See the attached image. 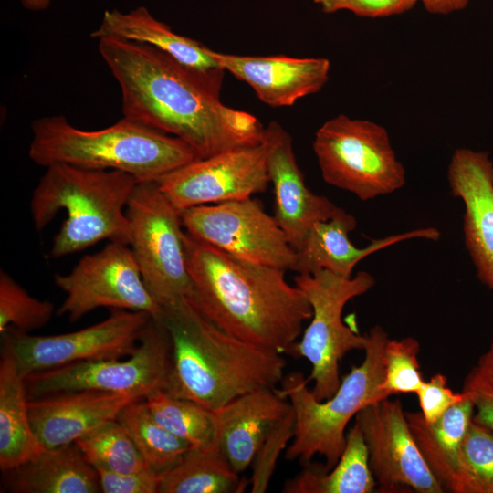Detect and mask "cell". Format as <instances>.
I'll use <instances>...</instances> for the list:
<instances>
[{"mask_svg": "<svg viewBox=\"0 0 493 493\" xmlns=\"http://www.w3.org/2000/svg\"><path fill=\"white\" fill-rule=\"evenodd\" d=\"M90 37L97 39L112 37L149 45L221 89L225 70L216 61L214 50L201 42L173 32L144 6L128 13L117 9L106 10L100 26Z\"/></svg>", "mask_w": 493, "mask_h": 493, "instance_id": "22", "label": "cell"}, {"mask_svg": "<svg viewBox=\"0 0 493 493\" xmlns=\"http://www.w3.org/2000/svg\"><path fill=\"white\" fill-rule=\"evenodd\" d=\"M377 483L369 462V452L357 423L346 434L343 451L335 466L308 462L288 479L284 493H370Z\"/></svg>", "mask_w": 493, "mask_h": 493, "instance_id": "26", "label": "cell"}, {"mask_svg": "<svg viewBox=\"0 0 493 493\" xmlns=\"http://www.w3.org/2000/svg\"><path fill=\"white\" fill-rule=\"evenodd\" d=\"M468 493H493V431L472 418L462 445Z\"/></svg>", "mask_w": 493, "mask_h": 493, "instance_id": "33", "label": "cell"}, {"mask_svg": "<svg viewBox=\"0 0 493 493\" xmlns=\"http://www.w3.org/2000/svg\"><path fill=\"white\" fill-rule=\"evenodd\" d=\"M247 484L216 445L188 449L160 474L159 493H234L242 492Z\"/></svg>", "mask_w": 493, "mask_h": 493, "instance_id": "27", "label": "cell"}, {"mask_svg": "<svg viewBox=\"0 0 493 493\" xmlns=\"http://www.w3.org/2000/svg\"><path fill=\"white\" fill-rule=\"evenodd\" d=\"M214 56L225 71L247 83L271 107L291 106L318 92L327 82L330 68L324 58L241 56L215 50Z\"/></svg>", "mask_w": 493, "mask_h": 493, "instance_id": "18", "label": "cell"}, {"mask_svg": "<svg viewBox=\"0 0 493 493\" xmlns=\"http://www.w3.org/2000/svg\"><path fill=\"white\" fill-rule=\"evenodd\" d=\"M98 40L121 87L123 117L180 139L198 158L262 142L259 120L223 104L220 89L199 74L149 45Z\"/></svg>", "mask_w": 493, "mask_h": 493, "instance_id": "1", "label": "cell"}, {"mask_svg": "<svg viewBox=\"0 0 493 493\" xmlns=\"http://www.w3.org/2000/svg\"><path fill=\"white\" fill-rule=\"evenodd\" d=\"M369 452V462L380 489L401 487L419 493H442L414 440L400 400L389 397L367 405L355 416Z\"/></svg>", "mask_w": 493, "mask_h": 493, "instance_id": "15", "label": "cell"}, {"mask_svg": "<svg viewBox=\"0 0 493 493\" xmlns=\"http://www.w3.org/2000/svg\"><path fill=\"white\" fill-rule=\"evenodd\" d=\"M171 342L160 317H152L135 351L126 359L79 362L31 373L25 378L34 398L70 391H98L145 399L162 389Z\"/></svg>", "mask_w": 493, "mask_h": 493, "instance_id": "10", "label": "cell"}, {"mask_svg": "<svg viewBox=\"0 0 493 493\" xmlns=\"http://www.w3.org/2000/svg\"><path fill=\"white\" fill-rule=\"evenodd\" d=\"M144 400L154 418L191 447L210 448L217 445L213 411L190 400L170 395L161 389Z\"/></svg>", "mask_w": 493, "mask_h": 493, "instance_id": "29", "label": "cell"}, {"mask_svg": "<svg viewBox=\"0 0 493 493\" xmlns=\"http://www.w3.org/2000/svg\"><path fill=\"white\" fill-rule=\"evenodd\" d=\"M294 431L295 414L291 407L270 428L253 459L252 473L248 479L252 493H264L267 490L278 460L290 444Z\"/></svg>", "mask_w": 493, "mask_h": 493, "instance_id": "34", "label": "cell"}, {"mask_svg": "<svg viewBox=\"0 0 493 493\" xmlns=\"http://www.w3.org/2000/svg\"><path fill=\"white\" fill-rule=\"evenodd\" d=\"M117 420L129 433L147 466L158 474L173 466L191 448L154 418L144 399L126 405Z\"/></svg>", "mask_w": 493, "mask_h": 493, "instance_id": "28", "label": "cell"}, {"mask_svg": "<svg viewBox=\"0 0 493 493\" xmlns=\"http://www.w3.org/2000/svg\"><path fill=\"white\" fill-rule=\"evenodd\" d=\"M96 470L103 493H159L160 474L151 468L131 473Z\"/></svg>", "mask_w": 493, "mask_h": 493, "instance_id": "37", "label": "cell"}, {"mask_svg": "<svg viewBox=\"0 0 493 493\" xmlns=\"http://www.w3.org/2000/svg\"><path fill=\"white\" fill-rule=\"evenodd\" d=\"M367 335L364 359L341 380L329 399L319 401L308 387L309 380L293 372L284 376L278 392L287 398L295 414L294 436L285 451L288 461L302 465L316 456L324 457L327 470L338 462L346 442V427L369 404L390 397L383 389V352L389 340L381 326Z\"/></svg>", "mask_w": 493, "mask_h": 493, "instance_id": "6", "label": "cell"}, {"mask_svg": "<svg viewBox=\"0 0 493 493\" xmlns=\"http://www.w3.org/2000/svg\"><path fill=\"white\" fill-rule=\"evenodd\" d=\"M463 391L473 401V420L493 431V385L473 369L465 380Z\"/></svg>", "mask_w": 493, "mask_h": 493, "instance_id": "38", "label": "cell"}, {"mask_svg": "<svg viewBox=\"0 0 493 493\" xmlns=\"http://www.w3.org/2000/svg\"><path fill=\"white\" fill-rule=\"evenodd\" d=\"M180 213L192 236L245 260L295 270V248L257 199L202 205Z\"/></svg>", "mask_w": 493, "mask_h": 493, "instance_id": "12", "label": "cell"}, {"mask_svg": "<svg viewBox=\"0 0 493 493\" xmlns=\"http://www.w3.org/2000/svg\"><path fill=\"white\" fill-rule=\"evenodd\" d=\"M25 376L3 343L0 361V468L6 472L43 448L32 428Z\"/></svg>", "mask_w": 493, "mask_h": 493, "instance_id": "25", "label": "cell"}, {"mask_svg": "<svg viewBox=\"0 0 493 493\" xmlns=\"http://www.w3.org/2000/svg\"><path fill=\"white\" fill-rule=\"evenodd\" d=\"M141 398L98 391H70L28 400L33 431L44 449L76 443Z\"/></svg>", "mask_w": 493, "mask_h": 493, "instance_id": "19", "label": "cell"}, {"mask_svg": "<svg viewBox=\"0 0 493 493\" xmlns=\"http://www.w3.org/2000/svg\"><path fill=\"white\" fill-rule=\"evenodd\" d=\"M356 226V218L343 209L330 219L315 223L299 247L296 249L297 261L294 271L313 274L327 270L344 278H351L354 267L376 251L416 237L435 241L440 236L435 228H419L374 240L367 246L360 248L349 238V234Z\"/></svg>", "mask_w": 493, "mask_h": 493, "instance_id": "21", "label": "cell"}, {"mask_svg": "<svg viewBox=\"0 0 493 493\" xmlns=\"http://www.w3.org/2000/svg\"><path fill=\"white\" fill-rule=\"evenodd\" d=\"M420 344L413 337L388 340L383 352L382 389L389 395L416 393L425 380L420 371Z\"/></svg>", "mask_w": 493, "mask_h": 493, "instance_id": "32", "label": "cell"}, {"mask_svg": "<svg viewBox=\"0 0 493 493\" xmlns=\"http://www.w3.org/2000/svg\"><path fill=\"white\" fill-rule=\"evenodd\" d=\"M55 306L31 296L8 273L0 271V334L8 330L29 333L51 320Z\"/></svg>", "mask_w": 493, "mask_h": 493, "instance_id": "31", "label": "cell"}, {"mask_svg": "<svg viewBox=\"0 0 493 493\" xmlns=\"http://www.w3.org/2000/svg\"><path fill=\"white\" fill-rule=\"evenodd\" d=\"M465 393L467 396L463 401L433 423L425 422L420 412H405L426 464L445 490L453 493H468L462 445L473 418L474 404L470 395Z\"/></svg>", "mask_w": 493, "mask_h": 493, "instance_id": "23", "label": "cell"}, {"mask_svg": "<svg viewBox=\"0 0 493 493\" xmlns=\"http://www.w3.org/2000/svg\"><path fill=\"white\" fill-rule=\"evenodd\" d=\"M89 464L120 473L150 468L124 426L107 421L76 441Z\"/></svg>", "mask_w": 493, "mask_h": 493, "instance_id": "30", "label": "cell"}, {"mask_svg": "<svg viewBox=\"0 0 493 493\" xmlns=\"http://www.w3.org/2000/svg\"><path fill=\"white\" fill-rule=\"evenodd\" d=\"M313 150L324 181L361 200L392 194L405 184V172L381 125L338 115L316 131Z\"/></svg>", "mask_w": 493, "mask_h": 493, "instance_id": "8", "label": "cell"}, {"mask_svg": "<svg viewBox=\"0 0 493 493\" xmlns=\"http://www.w3.org/2000/svg\"><path fill=\"white\" fill-rule=\"evenodd\" d=\"M295 285L308 299L312 316L301 338L291 347L288 355L305 358L310 363L309 381L319 401L329 399L338 389L340 362L353 350L364 351L367 335L342 322V311L351 299L369 291L375 284L368 272L344 278L327 270L313 274L298 273Z\"/></svg>", "mask_w": 493, "mask_h": 493, "instance_id": "7", "label": "cell"}, {"mask_svg": "<svg viewBox=\"0 0 493 493\" xmlns=\"http://www.w3.org/2000/svg\"><path fill=\"white\" fill-rule=\"evenodd\" d=\"M46 168L32 193L30 214L34 227L41 231L59 211L67 213L52 241V258L72 255L102 240L130 244L126 207L138 184L133 176L67 163Z\"/></svg>", "mask_w": 493, "mask_h": 493, "instance_id": "5", "label": "cell"}, {"mask_svg": "<svg viewBox=\"0 0 493 493\" xmlns=\"http://www.w3.org/2000/svg\"><path fill=\"white\" fill-rule=\"evenodd\" d=\"M432 14H448L464 9L468 0H419Z\"/></svg>", "mask_w": 493, "mask_h": 493, "instance_id": "39", "label": "cell"}, {"mask_svg": "<svg viewBox=\"0 0 493 493\" xmlns=\"http://www.w3.org/2000/svg\"><path fill=\"white\" fill-rule=\"evenodd\" d=\"M191 304L221 330L288 354L312 316L305 294L284 269L245 260L185 233Z\"/></svg>", "mask_w": 493, "mask_h": 493, "instance_id": "2", "label": "cell"}, {"mask_svg": "<svg viewBox=\"0 0 493 493\" xmlns=\"http://www.w3.org/2000/svg\"><path fill=\"white\" fill-rule=\"evenodd\" d=\"M268 183L263 140L196 159L156 182L180 212L193 206L251 197L266 191Z\"/></svg>", "mask_w": 493, "mask_h": 493, "instance_id": "14", "label": "cell"}, {"mask_svg": "<svg viewBox=\"0 0 493 493\" xmlns=\"http://www.w3.org/2000/svg\"><path fill=\"white\" fill-rule=\"evenodd\" d=\"M22 5L30 11H43L47 9L51 0H19Z\"/></svg>", "mask_w": 493, "mask_h": 493, "instance_id": "41", "label": "cell"}, {"mask_svg": "<svg viewBox=\"0 0 493 493\" xmlns=\"http://www.w3.org/2000/svg\"><path fill=\"white\" fill-rule=\"evenodd\" d=\"M54 283L66 294L57 313L71 322L99 308L143 311L154 318L162 314L126 244L109 242L81 257L68 274H56Z\"/></svg>", "mask_w": 493, "mask_h": 493, "instance_id": "13", "label": "cell"}, {"mask_svg": "<svg viewBox=\"0 0 493 493\" xmlns=\"http://www.w3.org/2000/svg\"><path fill=\"white\" fill-rule=\"evenodd\" d=\"M420 413L427 423L438 420L450 407L463 401L465 392L455 393L447 386V378L437 372L425 381L417 393Z\"/></svg>", "mask_w": 493, "mask_h": 493, "instance_id": "35", "label": "cell"}, {"mask_svg": "<svg viewBox=\"0 0 493 493\" xmlns=\"http://www.w3.org/2000/svg\"><path fill=\"white\" fill-rule=\"evenodd\" d=\"M31 130L29 158L44 167L67 163L118 170L138 183H152L199 159L180 139L126 117L110 127L85 131L57 115L35 120Z\"/></svg>", "mask_w": 493, "mask_h": 493, "instance_id": "4", "label": "cell"}, {"mask_svg": "<svg viewBox=\"0 0 493 493\" xmlns=\"http://www.w3.org/2000/svg\"><path fill=\"white\" fill-rule=\"evenodd\" d=\"M453 196L461 199L467 248L479 278L493 290V163L485 152L456 150L448 167Z\"/></svg>", "mask_w": 493, "mask_h": 493, "instance_id": "17", "label": "cell"}, {"mask_svg": "<svg viewBox=\"0 0 493 493\" xmlns=\"http://www.w3.org/2000/svg\"><path fill=\"white\" fill-rule=\"evenodd\" d=\"M151 318L147 312L115 309L102 321L71 332L31 335L8 330L1 337L26 378L75 362L128 357Z\"/></svg>", "mask_w": 493, "mask_h": 493, "instance_id": "11", "label": "cell"}, {"mask_svg": "<svg viewBox=\"0 0 493 493\" xmlns=\"http://www.w3.org/2000/svg\"><path fill=\"white\" fill-rule=\"evenodd\" d=\"M263 142L275 194L274 217L296 250L315 223L330 219L341 208L309 189L296 160L292 138L278 122L270 121L265 127Z\"/></svg>", "mask_w": 493, "mask_h": 493, "instance_id": "16", "label": "cell"}, {"mask_svg": "<svg viewBox=\"0 0 493 493\" xmlns=\"http://www.w3.org/2000/svg\"><path fill=\"white\" fill-rule=\"evenodd\" d=\"M129 246L142 280L161 308L193 292L185 256L181 213L156 182L138 183L126 207Z\"/></svg>", "mask_w": 493, "mask_h": 493, "instance_id": "9", "label": "cell"}, {"mask_svg": "<svg viewBox=\"0 0 493 493\" xmlns=\"http://www.w3.org/2000/svg\"><path fill=\"white\" fill-rule=\"evenodd\" d=\"M473 369L493 385V341Z\"/></svg>", "mask_w": 493, "mask_h": 493, "instance_id": "40", "label": "cell"}, {"mask_svg": "<svg viewBox=\"0 0 493 493\" xmlns=\"http://www.w3.org/2000/svg\"><path fill=\"white\" fill-rule=\"evenodd\" d=\"M171 342L170 364L161 390L215 412L284 378L283 354L221 330L187 299L162 308Z\"/></svg>", "mask_w": 493, "mask_h": 493, "instance_id": "3", "label": "cell"}, {"mask_svg": "<svg viewBox=\"0 0 493 493\" xmlns=\"http://www.w3.org/2000/svg\"><path fill=\"white\" fill-rule=\"evenodd\" d=\"M291 409L277 388L246 393L215 411L216 444L237 473L247 469L273 425Z\"/></svg>", "mask_w": 493, "mask_h": 493, "instance_id": "20", "label": "cell"}, {"mask_svg": "<svg viewBox=\"0 0 493 493\" xmlns=\"http://www.w3.org/2000/svg\"><path fill=\"white\" fill-rule=\"evenodd\" d=\"M419 0H314L325 13L348 10L360 16L383 17L409 11Z\"/></svg>", "mask_w": 493, "mask_h": 493, "instance_id": "36", "label": "cell"}, {"mask_svg": "<svg viewBox=\"0 0 493 493\" xmlns=\"http://www.w3.org/2000/svg\"><path fill=\"white\" fill-rule=\"evenodd\" d=\"M4 473L7 474V489L16 493L101 492L97 470L76 443L43 448Z\"/></svg>", "mask_w": 493, "mask_h": 493, "instance_id": "24", "label": "cell"}]
</instances>
